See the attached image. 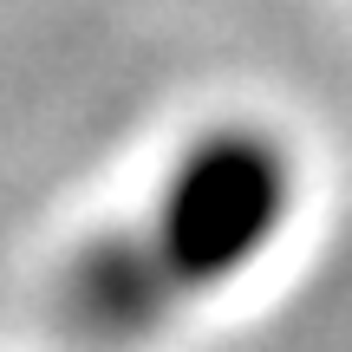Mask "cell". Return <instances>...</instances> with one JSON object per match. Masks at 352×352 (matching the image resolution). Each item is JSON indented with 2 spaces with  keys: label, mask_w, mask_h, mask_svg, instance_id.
<instances>
[{
  "label": "cell",
  "mask_w": 352,
  "mask_h": 352,
  "mask_svg": "<svg viewBox=\"0 0 352 352\" xmlns=\"http://www.w3.org/2000/svg\"><path fill=\"white\" fill-rule=\"evenodd\" d=\"M287 202H294V164L267 131L248 124L215 131L170 170V183L138 215V228L72 261L59 287V314L72 320V333L98 346L144 340L183 300L241 274L274 241Z\"/></svg>",
  "instance_id": "obj_1"
}]
</instances>
